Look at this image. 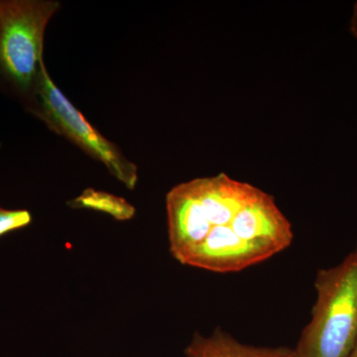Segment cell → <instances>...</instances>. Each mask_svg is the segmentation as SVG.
I'll use <instances>...</instances> for the list:
<instances>
[{
	"mask_svg": "<svg viewBox=\"0 0 357 357\" xmlns=\"http://www.w3.org/2000/svg\"><path fill=\"white\" fill-rule=\"evenodd\" d=\"M316 303L295 357H347L357 338V250L337 266L321 269Z\"/></svg>",
	"mask_w": 357,
	"mask_h": 357,
	"instance_id": "6da1fadb",
	"label": "cell"
},
{
	"mask_svg": "<svg viewBox=\"0 0 357 357\" xmlns=\"http://www.w3.org/2000/svg\"><path fill=\"white\" fill-rule=\"evenodd\" d=\"M59 7L57 1L0 2V63L20 88L38 77L45 30Z\"/></svg>",
	"mask_w": 357,
	"mask_h": 357,
	"instance_id": "7a4b0ae2",
	"label": "cell"
},
{
	"mask_svg": "<svg viewBox=\"0 0 357 357\" xmlns=\"http://www.w3.org/2000/svg\"><path fill=\"white\" fill-rule=\"evenodd\" d=\"M36 82L41 116L47 124L56 132L76 143L93 158L102 162L112 176L126 188L133 190L137 184V167L84 119L81 112L54 83L44 61L40 64Z\"/></svg>",
	"mask_w": 357,
	"mask_h": 357,
	"instance_id": "3957f363",
	"label": "cell"
},
{
	"mask_svg": "<svg viewBox=\"0 0 357 357\" xmlns=\"http://www.w3.org/2000/svg\"><path fill=\"white\" fill-rule=\"evenodd\" d=\"M272 257L268 251L244 241L229 225L215 227L180 260L182 264L218 273L237 272Z\"/></svg>",
	"mask_w": 357,
	"mask_h": 357,
	"instance_id": "277c9868",
	"label": "cell"
},
{
	"mask_svg": "<svg viewBox=\"0 0 357 357\" xmlns=\"http://www.w3.org/2000/svg\"><path fill=\"white\" fill-rule=\"evenodd\" d=\"M229 227L248 243L268 251L272 256L292 243V225L275 203L273 197L261 191L232 218Z\"/></svg>",
	"mask_w": 357,
	"mask_h": 357,
	"instance_id": "5b68a950",
	"label": "cell"
},
{
	"mask_svg": "<svg viewBox=\"0 0 357 357\" xmlns=\"http://www.w3.org/2000/svg\"><path fill=\"white\" fill-rule=\"evenodd\" d=\"M185 354L187 357H295V351L291 347L243 344L220 328L208 337L196 333Z\"/></svg>",
	"mask_w": 357,
	"mask_h": 357,
	"instance_id": "8992f818",
	"label": "cell"
},
{
	"mask_svg": "<svg viewBox=\"0 0 357 357\" xmlns=\"http://www.w3.org/2000/svg\"><path fill=\"white\" fill-rule=\"evenodd\" d=\"M69 204L73 208L102 211L117 220H129L135 215V208L123 198L109 192L96 191L91 188L84 190L79 197L70 201Z\"/></svg>",
	"mask_w": 357,
	"mask_h": 357,
	"instance_id": "52a82bcc",
	"label": "cell"
},
{
	"mask_svg": "<svg viewBox=\"0 0 357 357\" xmlns=\"http://www.w3.org/2000/svg\"><path fill=\"white\" fill-rule=\"evenodd\" d=\"M32 222V215L26 210L0 208V236L27 227Z\"/></svg>",
	"mask_w": 357,
	"mask_h": 357,
	"instance_id": "ba28073f",
	"label": "cell"
},
{
	"mask_svg": "<svg viewBox=\"0 0 357 357\" xmlns=\"http://www.w3.org/2000/svg\"><path fill=\"white\" fill-rule=\"evenodd\" d=\"M351 31L357 39V20H354V18L351 20Z\"/></svg>",
	"mask_w": 357,
	"mask_h": 357,
	"instance_id": "9c48e42d",
	"label": "cell"
},
{
	"mask_svg": "<svg viewBox=\"0 0 357 357\" xmlns=\"http://www.w3.org/2000/svg\"><path fill=\"white\" fill-rule=\"evenodd\" d=\"M347 357H357V338L356 344L354 345V349H351V354H349Z\"/></svg>",
	"mask_w": 357,
	"mask_h": 357,
	"instance_id": "30bf717a",
	"label": "cell"
},
{
	"mask_svg": "<svg viewBox=\"0 0 357 357\" xmlns=\"http://www.w3.org/2000/svg\"><path fill=\"white\" fill-rule=\"evenodd\" d=\"M352 18H354V20H357V2L356 3V6H354V16H352Z\"/></svg>",
	"mask_w": 357,
	"mask_h": 357,
	"instance_id": "8fae6325",
	"label": "cell"
},
{
	"mask_svg": "<svg viewBox=\"0 0 357 357\" xmlns=\"http://www.w3.org/2000/svg\"><path fill=\"white\" fill-rule=\"evenodd\" d=\"M356 250H357V248H356Z\"/></svg>",
	"mask_w": 357,
	"mask_h": 357,
	"instance_id": "7c38bea8",
	"label": "cell"
}]
</instances>
